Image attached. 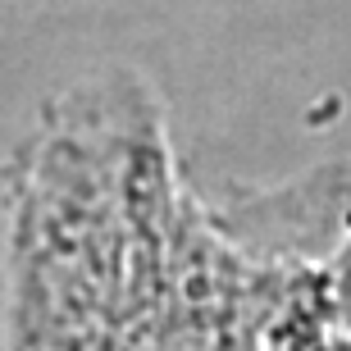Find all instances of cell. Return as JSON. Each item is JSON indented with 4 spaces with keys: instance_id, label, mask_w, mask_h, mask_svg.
I'll use <instances>...</instances> for the list:
<instances>
[{
    "instance_id": "obj_1",
    "label": "cell",
    "mask_w": 351,
    "mask_h": 351,
    "mask_svg": "<svg viewBox=\"0 0 351 351\" xmlns=\"http://www.w3.org/2000/svg\"><path fill=\"white\" fill-rule=\"evenodd\" d=\"M5 223V351H219V247L137 73L41 110Z\"/></svg>"
}]
</instances>
